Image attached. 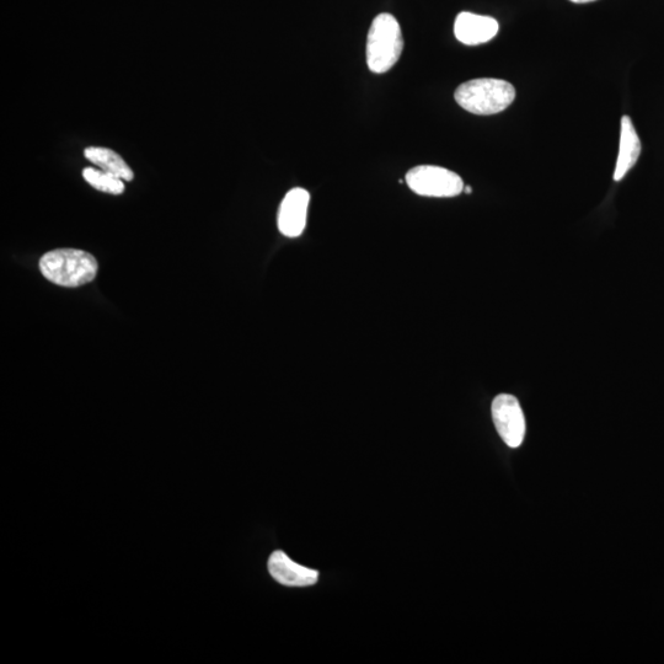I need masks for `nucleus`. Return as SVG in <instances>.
<instances>
[{"label": "nucleus", "mask_w": 664, "mask_h": 664, "mask_svg": "<svg viewBox=\"0 0 664 664\" xmlns=\"http://www.w3.org/2000/svg\"><path fill=\"white\" fill-rule=\"evenodd\" d=\"M404 50L403 32L392 14H379L367 37V64L373 73L383 74L400 60Z\"/></svg>", "instance_id": "3"}, {"label": "nucleus", "mask_w": 664, "mask_h": 664, "mask_svg": "<svg viewBox=\"0 0 664 664\" xmlns=\"http://www.w3.org/2000/svg\"><path fill=\"white\" fill-rule=\"evenodd\" d=\"M84 155L90 163L99 166L100 170H104L106 173L115 175L126 182L135 179V173L125 162V159L110 148L88 147L85 149Z\"/></svg>", "instance_id": "10"}, {"label": "nucleus", "mask_w": 664, "mask_h": 664, "mask_svg": "<svg viewBox=\"0 0 664 664\" xmlns=\"http://www.w3.org/2000/svg\"><path fill=\"white\" fill-rule=\"evenodd\" d=\"M39 267L47 281L66 288L88 285L95 280L99 270L95 257L78 249L48 251L41 257Z\"/></svg>", "instance_id": "1"}, {"label": "nucleus", "mask_w": 664, "mask_h": 664, "mask_svg": "<svg viewBox=\"0 0 664 664\" xmlns=\"http://www.w3.org/2000/svg\"><path fill=\"white\" fill-rule=\"evenodd\" d=\"M310 195L307 190L297 187L288 192L278 210L277 226L287 238H298L307 226Z\"/></svg>", "instance_id": "6"}, {"label": "nucleus", "mask_w": 664, "mask_h": 664, "mask_svg": "<svg viewBox=\"0 0 664 664\" xmlns=\"http://www.w3.org/2000/svg\"><path fill=\"white\" fill-rule=\"evenodd\" d=\"M406 184L416 195L449 198L464 191V182L454 171L441 166L420 165L406 174Z\"/></svg>", "instance_id": "4"}, {"label": "nucleus", "mask_w": 664, "mask_h": 664, "mask_svg": "<svg viewBox=\"0 0 664 664\" xmlns=\"http://www.w3.org/2000/svg\"><path fill=\"white\" fill-rule=\"evenodd\" d=\"M464 191L467 192V194H471V192H473V189H471V187H464Z\"/></svg>", "instance_id": "13"}, {"label": "nucleus", "mask_w": 664, "mask_h": 664, "mask_svg": "<svg viewBox=\"0 0 664 664\" xmlns=\"http://www.w3.org/2000/svg\"><path fill=\"white\" fill-rule=\"evenodd\" d=\"M640 154L641 142L639 136H637L634 123L629 116H623V119H621L619 155L614 171L615 181L625 178V175L634 168Z\"/></svg>", "instance_id": "9"}, {"label": "nucleus", "mask_w": 664, "mask_h": 664, "mask_svg": "<svg viewBox=\"0 0 664 664\" xmlns=\"http://www.w3.org/2000/svg\"><path fill=\"white\" fill-rule=\"evenodd\" d=\"M491 411L496 430L503 442L511 448L521 447L526 436V419L516 396H496Z\"/></svg>", "instance_id": "5"}, {"label": "nucleus", "mask_w": 664, "mask_h": 664, "mask_svg": "<svg viewBox=\"0 0 664 664\" xmlns=\"http://www.w3.org/2000/svg\"><path fill=\"white\" fill-rule=\"evenodd\" d=\"M570 2L577 4H585V3L596 2V0H570Z\"/></svg>", "instance_id": "12"}, {"label": "nucleus", "mask_w": 664, "mask_h": 664, "mask_svg": "<svg viewBox=\"0 0 664 664\" xmlns=\"http://www.w3.org/2000/svg\"><path fill=\"white\" fill-rule=\"evenodd\" d=\"M454 99L470 114H500L513 104L516 89L506 80L481 78L470 80L455 90Z\"/></svg>", "instance_id": "2"}, {"label": "nucleus", "mask_w": 664, "mask_h": 664, "mask_svg": "<svg viewBox=\"0 0 664 664\" xmlns=\"http://www.w3.org/2000/svg\"><path fill=\"white\" fill-rule=\"evenodd\" d=\"M500 25L490 16L460 13L455 19L454 35L467 46L486 44L497 35Z\"/></svg>", "instance_id": "7"}, {"label": "nucleus", "mask_w": 664, "mask_h": 664, "mask_svg": "<svg viewBox=\"0 0 664 664\" xmlns=\"http://www.w3.org/2000/svg\"><path fill=\"white\" fill-rule=\"evenodd\" d=\"M270 575L278 583L288 587H308L318 582V571L297 564L283 553L275 551L269 560Z\"/></svg>", "instance_id": "8"}, {"label": "nucleus", "mask_w": 664, "mask_h": 664, "mask_svg": "<svg viewBox=\"0 0 664 664\" xmlns=\"http://www.w3.org/2000/svg\"><path fill=\"white\" fill-rule=\"evenodd\" d=\"M83 178L91 187L104 194L119 196L126 190V181L106 173L104 170L91 168V166L83 170Z\"/></svg>", "instance_id": "11"}]
</instances>
